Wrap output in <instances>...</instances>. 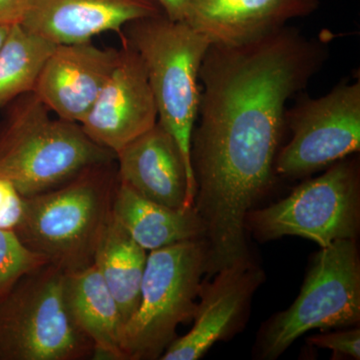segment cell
I'll list each match as a JSON object with an SVG mask.
<instances>
[{
	"instance_id": "13",
	"label": "cell",
	"mask_w": 360,
	"mask_h": 360,
	"mask_svg": "<svg viewBox=\"0 0 360 360\" xmlns=\"http://www.w3.org/2000/svg\"><path fill=\"white\" fill-rule=\"evenodd\" d=\"M162 13L156 0H28L20 25L54 44H79Z\"/></svg>"
},
{
	"instance_id": "12",
	"label": "cell",
	"mask_w": 360,
	"mask_h": 360,
	"mask_svg": "<svg viewBox=\"0 0 360 360\" xmlns=\"http://www.w3.org/2000/svg\"><path fill=\"white\" fill-rule=\"evenodd\" d=\"M120 58V51L89 42L58 44L42 68L34 94L51 112L80 123Z\"/></svg>"
},
{
	"instance_id": "19",
	"label": "cell",
	"mask_w": 360,
	"mask_h": 360,
	"mask_svg": "<svg viewBox=\"0 0 360 360\" xmlns=\"http://www.w3.org/2000/svg\"><path fill=\"white\" fill-rule=\"evenodd\" d=\"M56 45L21 25L11 26L0 49V110L34 91L40 72Z\"/></svg>"
},
{
	"instance_id": "15",
	"label": "cell",
	"mask_w": 360,
	"mask_h": 360,
	"mask_svg": "<svg viewBox=\"0 0 360 360\" xmlns=\"http://www.w3.org/2000/svg\"><path fill=\"white\" fill-rule=\"evenodd\" d=\"M115 160L118 180L143 198L175 210L193 207L186 161L160 122L118 151Z\"/></svg>"
},
{
	"instance_id": "24",
	"label": "cell",
	"mask_w": 360,
	"mask_h": 360,
	"mask_svg": "<svg viewBox=\"0 0 360 360\" xmlns=\"http://www.w3.org/2000/svg\"><path fill=\"white\" fill-rule=\"evenodd\" d=\"M9 28H11L9 25H0V49H1L7 34H8Z\"/></svg>"
},
{
	"instance_id": "23",
	"label": "cell",
	"mask_w": 360,
	"mask_h": 360,
	"mask_svg": "<svg viewBox=\"0 0 360 360\" xmlns=\"http://www.w3.org/2000/svg\"><path fill=\"white\" fill-rule=\"evenodd\" d=\"M28 0H0V25H20Z\"/></svg>"
},
{
	"instance_id": "5",
	"label": "cell",
	"mask_w": 360,
	"mask_h": 360,
	"mask_svg": "<svg viewBox=\"0 0 360 360\" xmlns=\"http://www.w3.org/2000/svg\"><path fill=\"white\" fill-rule=\"evenodd\" d=\"M206 269L205 238L149 251L139 307L123 328L124 360L160 359L177 326L193 321Z\"/></svg>"
},
{
	"instance_id": "9",
	"label": "cell",
	"mask_w": 360,
	"mask_h": 360,
	"mask_svg": "<svg viewBox=\"0 0 360 360\" xmlns=\"http://www.w3.org/2000/svg\"><path fill=\"white\" fill-rule=\"evenodd\" d=\"M290 141L278 151L274 172L307 176L360 149V80H343L326 96H303L285 112Z\"/></svg>"
},
{
	"instance_id": "17",
	"label": "cell",
	"mask_w": 360,
	"mask_h": 360,
	"mask_svg": "<svg viewBox=\"0 0 360 360\" xmlns=\"http://www.w3.org/2000/svg\"><path fill=\"white\" fill-rule=\"evenodd\" d=\"M65 295L71 317L91 342L94 356L124 360L122 348L124 322L96 267L91 264L65 274Z\"/></svg>"
},
{
	"instance_id": "18",
	"label": "cell",
	"mask_w": 360,
	"mask_h": 360,
	"mask_svg": "<svg viewBox=\"0 0 360 360\" xmlns=\"http://www.w3.org/2000/svg\"><path fill=\"white\" fill-rule=\"evenodd\" d=\"M148 255L110 215L97 243L92 264L115 297L124 324L139 307Z\"/></svg>"
},
{
	"instance_id": "2",
	"label": "cell",
	"mask_w": 360,
	"mask_h": 360,
	"mask_svg": "<svg viewBox=\"0 0 360 360\" xmlns=\"http://www.w3.org/2000/svg\"><path fill=\"white\" fill-rule=\"evenodd\" d=\"M0 123V177L23 198L56 188L85 168L112 162V151L87 136L79 123L54 118L34 92L6 106Z\"/></svg>"
},
{
	"instance_id": "4",
	"label": "cell",
	"mask_w": 360,
	"mask_h": 360,
	"mask_svg": "<svg viewBox=\"0 0 360 360\" xmlns=\"http://www.w3.org/2000/svg\"><path fill=\"white\" fill-rule=\"evenodd\" d=\"M123 41L143 61L158 108V122L179 144L188 172L191 198L196 184L191 165V139L200 110V70L210 40L186 21L169 20L165 13L132 21Z\"/></svg>"
},
{
	"instance_id": "21",
	"label": "cell",
	"mask_w": 360,
	"mask_h": 360,
	"mask_svg": "<svg viewBox=\"0 0 360 360\" xmlns=\"http://www.w3.org/2000/svg\"><path fill=\"white\" fill-rule=\"evenodd\" d=\"M307 342L316 347L331 350L333 356L342 355L354 359H360L359 328L312 335L307 338Z\"/></svg>"
},
{
	"instance_id": "14",
	"label": "cell",
	"mask_w": 360,
	"mask_h": 360,
	"mask_svg": "<svg viewBox=\"0 0 360 360\" xmlns=\"http://www.w3.org/2000/svg\"><path fill=\"white\" fill-rule=\"evenodd\" d=\"M321 0H188L184 21L210 44L241 45L311 15Z\"/></svg>"
},
{
	"instance_id": "6",
	"label": "cell",
	"mask_w": 360,
	"mask_h": 360,
	"mask_svg": "<svg viewBox=\"0 0 360 360\" xmlns=\"http://www.w3.org/2000/svg\"><path fill=\"white\" fill-rule=\"evenodd\" d=\"M94 355L71 317L65 272L46 264L0 300V360H77Z\"/></svg>"
},
{
	"instance_id": "11",
	"label": "cell",
	"mask_w": 360,
	"mask_h": 360,
	"mask_svg": "<svg viewBox=\"0 0 360 360\" xmlns=\"http://www.w3.org/2000/svg\"><path fill=\"white\" fill-rule=\"evenodd\" d=\"M264 279V271L250 257L206 277L201 281L193 328L176 338L160 359L198 360L215 343L227 340L245 321Z\"/></svg>"
},
{
	"instance_id": "7",
	"label": "cell",
	"mask_w": 360,
	"mask_h": 360,
	"mask_svg": "<svg viewBox=\"0 0 360 360\" xmlns=\"http://www.w3.org/2000/svg\"><path fill=\"white\" fill-rule=\"evenodd\" d=\"M360 321V265L356 239H340L315 255L300 295L259 330L258 359H278L312 329L348 328Z\"/></svg>"
},
{
	"instance_id": "3",
	"label": "cell",
	"mask_w": 360,
	"mask_h": 360,
	"mask_svg": "<svg viewBox=\"0 0 360 360\" xmlns=\"http://www.w3.org/2000/svg\"><path fill=\"white\" fill-rule=\"evenodd\" d=\"M112 162L85 168L56 188L25 198L15 231L23 245L65 274L94 264L118 181Z\"/></svg>"
},
{
	"instance_id": "1",
	"label": "cell",
	"mask_w": 360,
	"mask_h": 360,
	"mask_svg": "<svg viewBox=\"0 0 360 360\" xmlns=\"http://www.w3.org/2000/svg\"><path fill=\"white\" fill-rule=\"evenodd\" d=\"M328 56L326 39L286 25L248 44H212L206 51L191 165L210 274L250 257L245 217L274 182L286 103Z\"/></svg>"
},
{
	"instance_id": "20",
	"label": "cell",
	"mask_w": 360,
	"mask_h": 360,
	"mask_svg": "<svg viewBox=\"0 0 360 360\" xmlns=\"http://www.w3.org/2000/svg\"><path fill=\"white\" fill-rule=\"evenodd\" d=\"M49 264L23 245L15 232L0 229V300L30 272Z\"/></svg>"
},
{
	"instance_id": "16",
	"label": "cell",
	"mask_w": 360,
	"mask_h": 360,
	"mask_svg": "<svg viewBox=\"0 0 360 360\" xmlns=\"http://www.w3.org/2000/svg\"><path fill=\"white\" fill-rule=\"evenodd\" d=\"M111 215L148 252L205 238L206 227L194 206L175 210L143 198L118 180Z\"/></svg>"
},
{
	"instance_id": "10",
	"label": "cell",
	"mask_w": 360,
	"mask_h": 360,
	"mask_svg": "<svg viewBox=\"0 0 360 360\" xmlns=\"http://www.w3.org/2000/svg\"><path fill=\"white\" fill-rule=\"evenodd\" d=\"M158 120L143 61L123 41L115 68L79 124L92 141L116 155Z\"/></svg>"
},
{
	"instance_id": "8",
	"label": "cell",
	"mask_w": 360,
	"mask_h": 360,
	"mask_svg": "<svg viewBox=\"0 0 360 360\" xmlns=\"http://www.w3.org/2000/svg\"><path fill=\"white\" fill-rule=\"evenodd\" d=\"M359 222V161L341 160L326 174L296 187L288 198L250 210L245 229L259 241L300 236L321 248L340 239H356Z\"/></svg>"
},
{
	"instance_id": "22",
	"label": "cell",
	"mask_w": 360,
	"mask_h": 360,
	"mask_svg": "<svg viewBox=\"0 0 360 360\" xmlns=\"http://www.w3.org/2000/svg\"><path fill=\"white\" fill-rule=\"evenodd\" d=\"M25 201L13 184L0 177V229L15 232L22 219Z\"/></svg>"
}]
</instances>
